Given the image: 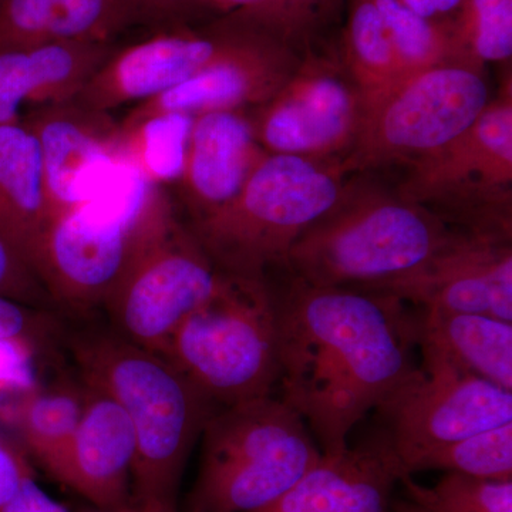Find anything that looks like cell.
<instances>
[{
    "label": "cell",
    "instance_id": "1",
    "mask_svg": "<svg viewBox=\"0 0 512 512\" xmlns=\"http://www.w3.org/2000/svg\"><path fill=\"white\" fill-rule=\"evenodd\" d=\"M288 275L272 288L282 396L325 456L409 376L416 313L383 292L319 286ZM269 282V281H268Z\"/></svg>",
    "mask_w": 512,
    "mask_h": 512
},
{
    "label": "cell",
    "instance_id": "2",
    "mask_svg": "<svg viewBox=\"0 0 512 512\" xmlns=\"http://www.w3.org/2000/svg\"><path fill=\"white\" fill-rule=\"evenodd\" d=\"M73 353L83 382L116 400L133 427L134 503L178 510L185 463L215 404L167 357L116 332L80 336Z\"/></svg>",
    "mask_w": 512,
    "mask_h": 512
},
{
    "label": "cell",
    "instance_id": "3",
    "mask_svg": "<svg viewBox=\"0 0 512 512\" xmlns=\"http://www.w3.org/2000/svg\"><path fill=\"white\" fill-rule=\"evenodd\" d=\"M175 220L164 188L121 163L89 200L49 222L30 266L49 298L72 308L104 306Z\"/></svg>",
    "mask_w": 512,
    "mask_h": 512
},
{
    "label": "cell",
    "instance_id": "4",
    "mask_svg": "<svg viewBox=\"0 0 512 512\" xmlns=\"http://www.w3.org/2000/svg\"><path fill=\"white\" fill-rule=\"evenodd\" d=\"M451 232L399 192L348 184L336 207L293 244L282 271L312 285L370 291L416 271Z\"/></svg>",
    "mask_w": 512,
    "mask_h": 512
},
{
    "label": "cell",
    "instance_id": "5",
    "mask_svg": "<svg viewBox=\"0 0 512 512\" xmlns=\"http://www.w3.org/2000/svg\"><path fill=\"white\" fill-rule=\"evenodd\" d=\"M345 177L338 161L266 154L234 200L190 229L225 274L266 279L336 207Z\"/></svg>",
    "mask_w": 512,
    "mask_h": 512
},
{
    "label": "cell",
    "instance_id": "6",
    "mask_svg": "<svg viewBox=\"0 0 512 512\" xmlns=\"http://www.w3.org/2000/svg\"><path fill=\"white\" fill-rule=\"evenodd\" d=\"M202 434L187 512L264 510L322 457L305 420L272 394L212 413Z\"/></svg>",
    "mask_w": 512,
    "mask_h": 512
},
{
    "label": "cell",
    "instance_id": "7",
    "mask_svg": "<svg viewBox=\"0 0 512 512\" xmlns=\"http://www.w3.org/2000/svg\"><path fill=\"white\" fill-rule=\"evenodd\" d=\"M161 355L222 407L271 396L279 383L278 326L268 278L225 275Z\"/></svg>",
    "mask_w": 512,
    "mask_h": 512
},
{
    "label": "cell",
    "instance_id": "8",
    "mask_svg": "<svg viewBox=\"0 0 512 512\" xmlns=\"http://www.w3.org/2000/svg\"><path fill=\"white\" fill-rule=\"evenodd\" d=\"M404 200L450 228L512 238V80L447 146L409 164Z\"/></svg>",
    "mask_w": 512,
    "mask_h": 512
},
{
    "label": "cell",
    "instance_id": "9",
    "mask_svg": "<svg viewBox=\"0 0 512 512\" xmlns=\"http://www.w3.org/2000/svg\"><path fill=\"white\" fill-rule=\"evenodd\" d=\"M490 101L483 67L450 62L407 74L367 110L355 144L342 160L346 175L414 161L460 136Z\"/></svg>",
    "mask_w": 512,
    "mask_h": 512
},
{
    "label": "cell",
    "instance_id": "10",
    "mask_svg": "<svg viewBox=\"0 0 512 512\" xmlns=\"http://www.w3.org/2000/svg\"><path fill=\"white\" fill-rule=\"evenodd\" d=\"M366 113L365 97L340 56L313 47L272 99L248 111L266 153L338 163L355 144Z\"/></svg>",
    "mask_w": 512,
    "mask_h": 512
},
{
    "label": "cell",
    "instance_id": "11",
    "mask_svg": "<svg viewBox=\"0 0 512 512\" xmlns=\"http://www.w3.org/2000/svg\"><path fill=\"white\" fill-rule=\"evenodd\" d=\"M225 275L177 218L104 306L117 335L160 353L181 323L221 288Z\"/></svg>",
    "mask_w": 512,
    "mask_h": 512
},
{
    "label": "cell",
    "instance_id": "12",
    "mask_svg": "<svg viewBox=\"0 0 512 512\" xmlns=\"http://www.w3.org/2000/svg\"><path fill=\"white\" fill-rule=\"evenodd\" d=\"M376 410L383 423L376 437L402 478L431 448L512 423V392L478 377L416 366Z\"/></svg>",
    "mask_w": 512,
    "mask_h": 512
},
{
    "label": "cell",
    "instance_id": "13",
    "mask_svg": "<svg viewBox=\"0 0 512 512\" xmlns=\"http://www.w3.org/2000/svg\"><path fill=\"white\" fill-rule=\"evenodd\" d=\"M239 29L241 20L229 13L205 28L163 29L134 45L116 47L73 101L111 114L127 104L136 106L154 99L215 62Z\"/></svg>",
    "mask_w": 512,
    "mask_h": 512
},
{
    "label": "cell",
    "instance_id": "14",
    "mask_svg": "<svg viewBox=\"0 0 512 512\" xmlns=\"http://www.w3.org/2000/svg\"><path fill=\"white\" fill-rule=\"evenodd\" d=\"M370 291L419 309L477 313L512 323L511 239L453 228L420 268Z\"/></svg>",
    "mask_w": 512,
    "mask_h": 512
},
{
    "label": "cell",
    "instance_id": "15",
    "mask_svg": "<svg viewBox=\"0 0 512 512\" xmlns=\"http://www.w3.org/2000/svg\"><path fill=\"white\" fill-rule=\"evenodd\" d=\"M235 16L241 20V29L215 62L180 86L131 107L126 116L183 113L195 117L208 111H249L272 99L295 72L303 53Z\"/></svg>",
    "mask_w": 512,
    "mask_h": 512
},
{
    "label": "cell",
    "instance_id": "16",
    "mask_svg": "<svg viewBox=\"0 0 512 512\" xmlns=\"http://www.w3.org/2000/svg\"><path fill=\"white\" fill-rule=\"evenodd\" d=\"M22 120L39 143L53 220L82 204L90 185L117 156L119 121L76 101L30 111Z\"/></svg>",
    "mask_w": 512,
    "mask_h": 512
},
{
    "label": "cell",
    "instance_id": "17",
    "mask_svg": "<svg viewBox=\"0 0 512 512\" xmlns=\"http://www.w3.org/2000/svg\"><path fill=\"white\" fill-rule=\"evenodd\" d=\"M136 436L116 400L84 383V407L55 480L99 510L131 504Z\"/></svg>",
    "mask_w": 512,
    "mask_h": 512
},
{
    "label": "cell",
    "instance_id": "18",
    "mask_svg": "<svg viewBox=\"0 0 512 512\" xmlns=\"http://www.w3.org/2000/svg\"><path fill=\"white\" fill-rule=\"evenodd\" d=\"M266 154L256 141L248 111L218 110L195 116L178 183L191 224L234 200Z\"/></svg>",
    "mask_w": 512,
    "mask_h": 512
},
{
    "label": "cell",
    "instance_id": "19",
    "mask_svg": "<svg viewBox=\"0 0 512 512\" xmlns=\"http://www.w3.org/2000/svg\"><path fill=\"white\" fill-rule=\"evenodd\" d=\"M400 474L382 441L322 454L288 493L258 512H393Z\"/></svg>",
    "mask_w": 512,
    "mask_h": 512
},
{
    "label": "cell",
    "instance_id": "20",
    "mask_svg": "<svg viewBox=\"0 0 512 512\" xmlns=\"http://www.w3.org/2000/svg\"><path fill=\"white\" fill-rule=\"evenodd\" d=\"M114 50V43L69 42L0 52V124L22 120L26 107L76 100Z\"/></svg>",
    "mask_w": 512,
    "mask_h": 512
},
{
    "label": "cell",
    "instance_id": "21",
    "mask_svg": "<svg viewBox=\"0 0 512 512\" xmlns=\"http://www.w3.org/2000/svg\"><path fill=\"white\" fill-rule=\"evenodd\" d=\"M416 330L424 372L474 376L512 392V323L477 313L419 309Z\"/></svg>",
    "mask_w": 512,
    "mask_h": 512
},
{
    "label": "cell",
    "instance_id": "22",
    "mask_svg": "<svg viewBox=\"0 0 512 512\" xmlns=\"http://www.w3.org/2000/svg\"><path fill=\"white\" fill-rule=\"evenodd\" d=\"M140 25L127 0H3L0 52L47 43H113Z\"/></svg>",
    "mask_w": 512,
    "mask_h": 512
},
{
    "label": "cell",
    "instance_id": "23",
    "mask_svg": "<svg viewBox=\"0 0 512 512\" xmlns=\"http://www.w3.org/2000/svg\"><path fill=\"white\" fill-rule=\"evenodd\" d=\"M50 220L35 133L25 120L0 124V237L30 269Z\"/></svg>",
    "mask_w": 512,
    "mask_h": 512
},
{
    "label": "cell",
    "instance_id": "24",
    "mask_svg": "<svg viewBox=\"0 0 512 512\" xmlns=\"http://www.w3.org/2000/svg\"><path fill=\"white\" fill-rule=\"evenodd\" d=\"M83 407L84 387L39 386L23 400L10 424L29 458L53 478L72 443Z\"/></svg>",
    "mask_w": 512,
    "mask_h": 512
},
{
    "label": "cell",
    "instance_id": "25",
    "mask_svg": "<svg viewBox=\"0 0 512 512\" xmlns=\"http://www.w3.org/2000/svg\"><path fill=\"white\" fill-rule=\"evenodd\" d=\"M339 56L365 97L367 110L379 103L404 77L375 0L350 3Z\"/></svg>",
    "mask_w": 512,
    "mask_h": 512
},
{
    "label": "cell",
    "instance_id": "26",
    "mask_svg": "<svg viewBox=\"0 0 512 512\" xmlns=\"http://www.w3.org/2000/svg\"><path fill=\"white\" fill-rule=\"evenodd\" d=\"M194 117L183 113L126 116L119 121V148L151 184L178 185L183 177Z\"/></svg>",
    "mask_w": 512,
    "mask_h": 512
},
{
    "label": "cell",
    "instance_id": "27",
    "mask_svg": "<svg viewBox=\"0 0 512 512\" xmlns=\"http://www.w3.org/2000/svg\"><path fill=\"white\" fill-rule=\"evenodd\" d=\"M399 485L403 495L393 500V512H512V481L444 473L433 485L413 476L400 478Z\"/></svg>",
    "mask_w": 512,
    "mask_h": 512
},
{
    "label": "cell",
    "instance_id": "28",
    "mask_svg": "<svg viewBox=\"0 0 512 512\" xmlns=\"http://www.w3.org/2000/svg\"><path fill=\"white\" fill-rule=\"evenodd\" d=\"M375 3L404 76L439 64L468 62L457 45L453 23L421 18L400 0H375Z\"/></svg>",
    "mask_w": 512,
    "mask_h": 512
},
{
    "label": "cell",
    "instance_id": "29",
    "mask_svg": "<svg viewBox=\"0 0 512 512\" xmlns=\"http://www.w3.org/2000/svg\"><path fill=\"white\" fill-rule=\"evenodd\" d=\"M421 471L512 481V423L431 448L410 464L407 476Z\"/></svg>",
    "mask_w": 512,
    "mask_h": 512
},
{
    "label": "cell",
    "instance_id": "30",
    "mask_svg": "<svg viewBox=\"0 0 512 512\" xmlns=\"http://www.w3.org/2000/svg\"><path fill=\"white\" fill-rule=\"evenodd\" d=\"M454 36L468 62H510L512 0H464L453 22Z\"/></svg>",
    "mask_w": 512,
    "mask_h": 512
},
{
    "label": "cell",
    "instance_id": "31",
    "mask_svg": "<svg viewBox=\"0 0 512 512\" xmlns=\"http://www.w3.org/2000/svg\"><path fill=\"white\" fill-rule=\"evenodd\" d=\"M339 0H261L235 15L291 46L296 52L311 49L313 37L325 25Z\"/></svg>",
    "mask_w": 512,
    "mask_h": 512
},
{
    "label": "cell",
    "instance_id": "32",
    "mask_svg": "<svg viewBox=\"0 0 512 512\" xmlns=\"http://www.w3.org/2000/svg\"><path fill=\"white\" fill-rule=\"evenodd\" d=\"M35 355L36 342L0 339V423L10 426L20 404L40 386Z\"/></svg>",
    "mask_w": 512,
    "mask_h": 512
},
{
    "label": "cell",
    "instance_id": "33",
    "mask_svg": "<svg viewBox=\"0 0 512 512\" xmlns=\"http://www.w3.org/2000/svg\"><path fill=\"white\" fill-rule=\"evenodd\" d=\"M33 474L30 458L19 441L0 427V511Z\"/></svg>",
    "mask_w": 512,
    "mask_h": 512
},
{
    "label": "cell",
    "instance_id": "34",
    "mask_svg": "<svg viewBox=\"0 0 512 512\" xmlns=\"http://www.w3.org/2000/svg\"><path fill=\"white\" fill-rule=\"evenodd\" d=\"M136 12L140 25L163 29L187 26L188 19L202 12L198 0H127Z\"/></svg>",
    "mask_w": 512,
    "mask_h": 512
},
{
    "label": "cell",
    "instance_id": "35",
    "mask_svg": "<svg viewBox=\"0 0 512 512\" xmlns=\"http://www.w3.org/2000/svg\"><path fill=\"white\" fill-rule=\"evenodd\" d=\"M42 326L43 320L35 308L0 296V339L37 342Z\"/></svg>",
    "mask_w": 512,
    "mask_h": 512
},
{
    "label": "cell",
    "instance_id": "36",
    "mask_svg": "<svg viewBox=\"0 0 512 512\" xmlns=\"http://www.w3.org/2000/svg\"><path fill=\"white\" fill-rule=\"evenodd\" d=\"M0 512H69L52 495L46 493L35 477L29 478L10 498L9 503Z\"/></svg>",
    "mask_w": 512,
    "mask_h": 512
},
{
    "label": "cell",
    "instance_id": "37",
    "mask_svg": "<svg viewBox=\"0 0 512 512\" xmlns=\"http://www.w3.org/2000/svg\"><path fill=\"white\" fill-rule=\"evenodd\" d=\"M407 9L421 18L436 22H453L464 0H400Z\"/></svg>",
    "mask_w": 512,
    "mask_h": 512
},
{
    "label": "cell",
    "instance_id": "38",
    "mask_svg": "<svg viewBox=\"0 0 512 512\" xmlns=\"http://www.w3.org/2000/svg\"><path fill=\"white\" fill-rule=\"evenodd\" d=\"M258 2L261 0H198L202 10H211L220 13L221 16L251 8Z\"/></svg>",
    "mask_w": 512,
    "mask_h": 512
},
{
    "label": "cell",
    "instance_id": "39",
    "mask_svg": "<svg viewBox=\"0 0 512 512\" xmlns=\"http://www.w3.org/2000/svg\"><path fill=\"white\" fill-rule=\"evenodd\" d=\"M97 512H178V510L157 507V505L131 503L126 507L116 508V510H99Z\"/></svg>",
    "mask_w": 512,
    "mask_h": 512
},
{
    "label": "cell",
    "instance_id": "40",
    "mask_svg": "<svg viewBox=\"0 0 512 512\" xmlns=\"http://www.w3.org/2000/svg\"><path fill=\"white\" fill-rule=\"evenodd\" d=\"M2 2H3V0H0V6H2Z\"/></svg>",
    "mask_w": 512,
    "mask_h": 512
}]
</instances>
